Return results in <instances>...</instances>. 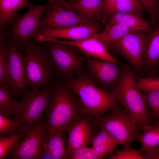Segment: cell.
<instances>
[{"label":"cell","mask_w":159,"mask_h":159,"mask_svg":"<svg viewBox=\"0 0 159 159\" xmlns=\"http://www.w3.org/2000/svg\"><path fill=\"white\" fill-rule=\"evenodd\" d=\"M7 44L3 33L0 35V86L10 87L8 76L6 59Z\"/></svg>","instance_id":"83f0119b"},{"label":"cell","mask_w":159,"mask_h":159,"mask_svg":"<svg viewBox=\"0 0 159 159\" xmlns=\"http://www.w3.org/2000/svg\"><path fill=\"white\" fill-rule=\"evenodd\" d=\"M138 140L141 145L138 151L148 150L159 145V120L154 126H146L139 135Z\"/></svg>","instance_id":"cb8c5ba5"},{"label":"cell","mask_w":159,"mask_h":159,"mask_svg":"<svg viewBox=\"0 0 159 159\" xmlns=\"http://www.w3.org/2000/svg\"><path fill=\"white\" fill-rule=\"evenodd\" d=\"M47 41L73 45L76 46L86 55L93 58L116 62H119L108 52L105 46L94 37L78 40H61L47 37Z\"/></svg>","instance_id":"2e32d148"},{"label":"cell","mask_w":159,"mask_h":159,"mask_svg":"<svg viewBox=\"0 0 159 159\" xmlns=\"http://www.w3.org/2000/svg\"><path fill=\"white\" fill-rule=\"evenodd\" d=\"M9 88L0 86V114L6 118L12 119L15 116L19 102Z\"/></svg>","instance_id":"603a6c76"},{"label":"cell","mask_w":159,"mask_h":159,"mask_svg":"<svg viewBox=\"0 0 159 159\" xmlns=\"http://www.w3.org/2000/svg\"><path fill=\"white\" fill-rule=\"evenodd\" d=\"M19 126L15 118L9 119L0 114V136H7L14 133Z\"/></svg>","instance_id":"4dcf8cb0"},{"label":"cell","mask_w":159,"mask_h":159,"mask_svg":"<svg viewBox=\"0 0 159 159\" xmlns=\"http://www.w3.org/2000/svg\"><path fill=\"white\" fill-rule=\"evenodd\" d=\"M99 130L95 125L94 119L83 112L68 131L67 148L68 153L73 150L91 144Z\"/></svg>","instance_id":"5bb4252c"},{"label":"cell","mask_w":159,"mask_h":159,"mask_svg":"<svg viewBox=\"0 0 159 159\" xmlns=\"http://www.w3.org/2000/svg\"><path fill=\"white\" fill-rule=\"evenodd\" d=\"M110 159H144L138 150L132 148L115 150V154L110 155Z\"/></svg>","instance_id":"836d02e7"},{"label":"cell","mask_w":159,"mask_h":159,"mask_svg":"<svg viewBox=\"0 0 159 159\" xmlns=\"http://www.w3.org/2000/svg\"><path fill=\"white\" fill-rule=\"evenodd\" d=\"M52 87L53 83L48 87L40 91L35 89H26L14 117L19 125L16 131H27L38 122L46 109Z\"/></svg>","instance_id":"52a82bcc"},{"label":"cell","mask_w":159,"mask_h":159,"mask_svg":"<svg viewBox=\"0 0 159 159\" xmlns=\"http://www.w3.org/2000/svg\"><path fill=\"white\" fill-rule=\"evenodd\" d=\"M56 0H47V1L49 3H51L52 2H53L54 1H55ZM65 1H68L69 2H72L74 1H75V0H64Z\"/></svg>","instance_id":"f35d334b"},{"label":"cell","mask_w":159,"mask_h":159,"mask_svg":"<svg viewBox=\"0 0 159 159\" xmlns=\"http://www.w3.org/2000/svg\"><path fill=\"white\" fill-rule=\"evenodd\" d=\"M45 145L52 152L54 159H68V153L64 146L62 132L48 136Z\"/></svg>","instance_id":"d4e9b609"},{"label":"cell","mask_w":159,"mask_h":159,"mask_svg":"<svg viewBox=\"0 0 159 159\" xmlns=\"http://www.w3.org/2000/svg\"><path fill=\"white\" fill-rule=\"evenodd\" d=\"M107 156L101 155L92 147L83 146L68 153V159H101Z\"/></svg>","instance_id":"f1b7e54d"},{"label":"cell","mask_w":159,"mask_h":159,"mask_svg":"<svg viewBox=\"0 0 159 159\" xmlns=\"http://www.w3.org/2000/svg\"><path fill=\"white\" fill-rule=\"evenodd\" d=\"M29 0H1L0 1V33L7 28V24L21 9L30 6Z\"/></svg>","instance_id":"ffe728a7"},{"label":"cell","mask_w":159,"mask_h":159,"mask_svg":"<svg viewBox=\"0 0 159 159\" xmlns=\"http://www.w3.org/2000/svg\"><path fill=\"white\" fill-rule=\"evenodd\" d=\"M103 0H75L69 2L61 0L62 5L72 10L81 17L90 21L102 22L101 12Z\"/></svg>","instance_id":"ac0fdd59"},{"label":"cell","mask_w":159,"mask_h":159,"mask_svg":"<svg viewBox=\"0 0 159 159\" xmlns=\"http://www.w3.org/2000/svg\"><path fill=\"white\" fill-rule=\"evenodd\" d=\"M49 136L59 132H68L84 112L76 94L62 80L54 84L44 112Z\"/></svg>","instance_id":"6da1fadb"},{"label":"cell","mask_w":159,"mask_h":159,"mask_svg":"<svg viewBox=\"0 0 159 159\" xmlns=\"http://www.w3.org/2000/svg\"><path fill=\"white\" fill-rule=\"evenodd\" d=\"M145 10L149 14L150 17V23L152 27L156 24L159 6L157 0H140Z\"/></svg>","instance_id":"d6a6232c"},{"label":"cell","mask_w":159,"mask_h":159,"mask_svg":"<svg viewBox=\"0 0 159 159\" xmlns=\"http://www.w3.org/2000/svg\"><path fill=\"white\" fill-rule=\"evenodd\" d=\"M49 3L30 6L27 12L19 17L13 18L9 24L11 25L3 32L6 42H12L19 47L37 31Z\"/></svg>","instance_id":"ba28073f"},{"label":"cell","mask_w":159,"mask_h":159,"mask_svg":"<svg viewBox=\"0 0 159 159\" xmlns=\"http://www.w3.org/2000/svg\"><path fill=\"white\" fill-rule=\"evenodd\" d=\"M45 115L29 130L10 153V159H39L48 139Z\"/></svg>","instance_id":"9c48e42d"},{"label":"cell","mask_w":159,"mask_h":159,"mask_svg":"<svg viewBox=\"0 0 159 159\" xmlns=\"http://www.w3.org/2000/svg\"><path fill=\"white\" fill-rule=\"evenodd\" d=\"M6 42L8 50L7 71L10 91L15 98L22 97L26 89L25 88L27 66L26 58L18 46L12 42Z\"/></svg>","instance_id":"4fadbf2b"},{"label":"cell","mask_w":159,"mask_h":159,"mask_svg":"<svg viewBox=\"0 0 159 159\" xmlns=\"http://www.w3.org/2000/svg\"><path fill=\"white\" fill-rule=\"evenodd\" d=\"M150 31L132 30L112 47L115 52L125 59L138 74L142 73L145 42Z\"/></svg>","instance_id":"8fae6325"},{"label":"cell","mask_w":159,"mask_h":159,"mask_svg":"<svg viewBox=\"0 0 159 159\" xmlns=\"http://www.w3.org/2000/svg\"><path fill=\"white\" fill-rule=\"evenodd\" d=\"M118 0H103L101 12L102 23L105 22V20L112 12L115 5Z\"/></svg>","instance_id":"e575fe53"},{"label":"cell","mask_w":159,"mask_h":159,"mask_svg":"<svg viewBox=\"0 0 159 159\" xmlns=\"http://www.w3.org/2000/svg\"><path fill=\"white\" fill-rule=\"evenodd\" d=\"M137 83L142 91L152 89L159 90V77L157 76L138 78Z\"/></svg>","instance_id":"1f68e13d"},{"label":"cell","mask_w":159,"mask_h":159,"mask_svg":"<svg viewBox=\"0 0 159 159\" xmlns=\"http://www.w3.org/2000/svg\"><path fill=\"white\" fill-rule=\"evenodd\" d=\"M99 128L98 132L92 140V147L101 155L107 156L112 155L120 143L106 130Z\"/></svg>","instance_id":"7402d4cb"},{"label":"cell","mask_w":159,"mask_h":159,"mask_svg":"<svg viewBox=\"0 0 159 159\" xmlns=\"http://www.w3.org/2000/svg\"><path fill=\"white\" fill-rule=\"evenodd\" d=\"M39 159H54L52 152L45 145L40 155Z\"/></svg>","instance_id":"8d00e7d4"},{"label":"cell","mask_w":159,"mask_h":159,"mask_svg":"<svg viewBox=\"0 0 159 159\" xmlns=\"http://www.w3.org/2000/svg\"><path fill=\"white\" fill-rule=\"evenodd\" d=\"M25 54L27 66L25 87L43 90L48 87L56 76V67L43 42L30 38L18 47Z\"/></svg>","instance_id":"3957f363"},{"label":"cell","mask_w":159,"mask_h":159,"mask_svg":"<svg viewBox=\"0 0 159 159\" xmlns=\"http://www.w3.org/2000/svg\"><path fill=\"white\" fill-rule=\"evenodd\" d=\"M28 130L24 132L16 130L14 133L6 136H0V159L9 158L13 149L24 137Z\"/></svg>","instance_id":"4316f807"},{"label":"cell","mask_w":159,"mask_h":159,"mask_svg":"<svg viewBox=\"0 0 159 159\" xmlns=\"http://www.w3.org/2000/svg\"><path fill=\"white\" fill-rule=\"evenodd\" d=\"M144 11L140 0H118L111 13L118 11H138L143 13Z\"/></svg>","instance_id":"f546056e"},{"label":"cell","mask_w":159,"mask_h":159,"mask_svg":"<svg viewBox=\"0 0 159 159\" xmlns=\"http://www.w3.org/2000/svg\"><path fill=\"white\" fill-rule=\"evenodd\" d=\"M87 62L86 73L99 87L108 91L113 90L120 80L124 64L95 58L83 54Z\"/></svg>","instance_id":"30bf717a"},{"label":"cell","mask_w":159,"mask_h":159,"mask_svg":"<svg viewBox=\"0 0 159 159\" xmlns=\"http://www.w3.org/2000/svg\"><path fill=\"white\" fill-rule=\"evenodd\" d=\"M135 71L124 65L121 76L114 90L119 104L127 110L142 132L153 122L147 112L144 95L137 83Z\"/></svg>","instance_id":"277c9868"},{"label":"cell","mask_w":159,"mask_h":159,"mask_svg":"<svg viewBox=\"0 0 159 159\" xmlns=\"http://www.w3.org/2000/svg\"><path fill=\"white\" fill-rule=\"evenodd\" d=\"M102 22H97L61 29H42L32 34L31 37L41 35L56 39L80 40L94 37L102 29Z\"/></svg>","instance_id":"9a60e30c"},{"label":"cell","mask_w":159,"mask_h":159,"mask_svg":"<svg viewBox=\"0 0 159 159\" xmlns=\"http://www.w3.org/2000/svg\"><path fill=\"white\" fill-rule=\"evenodd\" d=\"M105 29L94 37L100 42L108 50L126 34L133 30L125 25L117 24L112 26L105 25Z\"/></svg>","instance_id":"44dd1931"},{"label":"cell","mask_w":159,"mask_h":159,"mask_svg":"<svg viewBox=\"0 0 159 159\" xmlns=\"http://www.w3.org/2000/svg\"><path fill=\"white\" fill-rule=\"evenodd\" d=\"M157 22H159V10L157 16Z\"/></svg>","instance_id":"ab89813d"},{"label":"cell","mask_w":159,"mask_h":159,"mask_svg":"<svg viewBox=\"0 0 159 159\" xmlns=\"http://www.w3.org/2000/svg\"><path fill=\"white\" fill-rule=\"evenodd\" d=\"M62 80L78 97L83 112L93 119L119 105L114 90L109 92L103 90L84 72L78 76Z\"/></svg>","instance_id":"7a4b0ae2"},{"label":"cell","mask_w":159,"mask_h":159,"mask_svg":"<svg viewBox=\"0 0 159 159\" xmlns=\"http://www.w3.org/2000/svg\"><path fill=\"white\" fill-rule=\"evenodd\" d=\"M49 3L35 32L42 29H61L94 23L81 17L72 9L63 6L61 0Z\"/></svg>","instance_id":"7c38bea8"},{"label":"cell","mask_w":159,"mask_h":159,"mask_svg":"<svg viewBox=\"0 0 159 159\" xmlns=\"http://www.w3.org/2000/svg\"><path fill=\"white\" fill-rule=\"evenodd\" d=\"M138 11L113 12L109 14L104 24L108 26L121 23L133 30L151 31L153 27L150 22L143 16Z\"/></svg>","instance_id":"e0dca14e"},{"label":"cell","mask_w":159,"mask_h":159,"mask_svg":"<svg viewBox=\"0 0 159 159\" xmlns=\"http://www.w3.org/2000/svg\"><path fill=\"white\" fill-rule=\"evenodd\" d=\"M144 159H159V145L140 153Z\"/></svg>","instance_id":"d590c367"},{"label":"cell","mask_w":159,"mask_h":159,"mask_svg":"<svg viewBox=\"0 0 159 159\" xmlns=\"http://www.w3.org/2000/svg\"></svg>","instance_id":"b9f144b4"},{"label":"cell","mask_w":159,"mask_h":159,"mask_svg":"<svg viewBox=\"0 0 159 159\" xmlns=\"http://www.w3.org/2000/svg\"><path fill=\"white\" fill-rule=\"evenodd\" d=\"M157 0V2H158V5L159 6V0Z\"/></svg>","instance_id":"60d3db41"},{"label":"cell","mask_w":159,"mask_h":159,"mask_svg":"<svg viewBox=\"0 0 159 159\" xmlns=\"http://www.w3.org/2000/svg\"><path fill=\"white\" fill-rule=\"evenodd\" d=\"M148 114L153 122L159 120V90L142 91Z\"/></svg>","instance_id":"484cf974"},{"label":"cell","mask_w":159,"mask_h":159,"mask_svg":"<svg viewBox=\"0 0 159 159\" xmlns=\"http://www.w3.org/2000/svg\"><path fill=\"white\" fill-rule=\"evenodd\" d=\"M43 43L55 65L60 79L77 76L84 72L85 59L76 46L52 41Z\"/></svg>","instance_id":"8992f818"},{"label":"cell","mask_w":159,"mask_h":159,"mask_svg":"<svg viewBox=\"0 0 159 159\" xmlns=\"http://www.w3.org/2000/svg\"><path fill=\"white\" fill-rule=\"evenodd\" d=\"M157 76L159 77V60L147 76Z\"/></svg>","instance_id":"74e56055"},{"label":"cell","mask_w":159,"mask_h":159,"mask_svg":"<svg viewBox=\"0 0 159 159\" xmlns=\"http://www.w3.org/2000/svg\"><path fill=\"white\" fill-rule=\"evenodd\" d=\"M94 120L95 126L108 132L125 149L132 148V143L142 132L128 112L119 105Z\"/></svg>","instance_id":"5b68a950"},{"label":"cell","mask_w":159,"mask_h":159,"mask_svg":"<svg viewBox=\"0 0 159 159\" xmlns=\"http://www.w3.org/2000/svg\"><path fill=\"white\" fill-rule=\"evenodd\" d=\"M159 60V22H157L146 37L142 73L148 74Z\"/></svg>","instance_id":"d6986e66"}]
</instances>
